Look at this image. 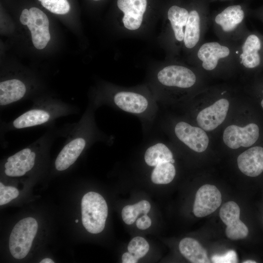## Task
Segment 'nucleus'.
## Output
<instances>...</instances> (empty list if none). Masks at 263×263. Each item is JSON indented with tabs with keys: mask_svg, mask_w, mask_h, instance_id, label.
Listing matches in <instances>:
<instances>
[{
	"mask_svg": "<svg viewBox=\"0 0 263 263\" xmlns=\"http://www.w3.org/2000/svg\"><path fill=\"white\" fill-rule=\"evenodd\" d=\"M26 87L20 80L13 79L0 83V105L3 106L21 99L26 93Z\"/></svg>",
	"mask_w": 263,
	"mask_h": 263,
	"instance_id": "20",
	"label": "nucleus"
},
{
	"mask_svg": "<svg viewBox=\"0 0 263 263\" xmlns=\"http://www.w3.org/2000/svg\"><path fill=\"white\" fill-rule=\"evenodd\" d=\"M50 114L42 109H32L23 113L13 122L16 129L31 127L44 124L49 120Z\"/></svg>",
	"mask_w": 263,
	"mask_h": 263,
	"instance_id": "22",
	"label": "nucleus"
},
{
	"mask_svg": "<svg viewBox=\"0 0 263 263\" xmlns=\"http://www.w3.org/2000/svg\"><path fill=\"white\" fill-rule=\"evenodd\" d=\"M75 223H77L78 222V219L75 220Z\"/></svg>",
	"mask_w": 263,
	"mask_h": 263,
	"instance_id": "34",
	"label": "nucleus"
},
{
	"mask_svg": "<svg viewBox=\"0 0 263 263\" xmlns=\"http://www.w3.org/2000/svg\"><path fill=\"white\" fill-rule=\"evenodd\" d=\"M229 103L225 98H221L212 105L200 111L196 117L198 125L203 130L210 131L216 129L225 120Z\"/></svg>",
	"mask_w": 263,
	"mask_h": 263,
	"instance_id": "14",
	"label": "nucleus"
},
{
	"mask_svg": "<svg viewBox=\"0 0 263 263\" xmlns=\"http://www.w3.org/2000/svg\"><path fill=\"white\" fill-rule=\"evenodd\" d=\"M20 21L30 31L34 46L38 49L44 48L50 39L49 21L46 14L36 7L29 10L24 9L20 15Z\"/></svg>",
	"mask_w": 263,
	"mask_h": 263,
	"instance_id": "8",
	"label": "nucleus"
},
{
	"mask_svg": "<svg viewBox=\"0 0 263 263\" xmlns=\"http://www.w3.org/2000/svg\"><path fill=\"white\" fill-rule=\"evenodd\" d=\"M243 263H256V262L253 260H247L243 262Z\"/></svg>",
	"mask_w": 263,
	"mask_h": 263,
	"instance_id": "32",
	"label": "nucleus"
},
{
	"mask_svg": "<svg viewBox=\"0 0 263 263\" xmlns=\"http://www.w3.org/2000/svg\"><path fill=\"white\" fill-rule=\"evenodd\" d=\"M174 133L178 140L194 151L203 152L208 146L209 139L206 132L185 121L175 124Z\"/></svg>",
	"mask_w": 263,
	"mask_h": 263,
	"instance_id": "12",
	"label": "nucleus"
},
{
	"mask_svg": "<svg viewBox=\"0 0 263 263\" xmlns=\"http://www.w3.org/2000/svg\"><path fill=\"white\" fill-rule=\"evenodd\" d=\"M55 262L51 259L47 258L42 260L40 263H54Z\"/></svg>",
	"mask_w": 263,
	"mask_h": 263,
	"instance_id": "31",
	"label": "nucleus"
},
{
	"mask_svg": "<svg viewBox=\"0 0 263 263\" xmlns=\"http://www.w3.org/2000/svg\"><path fill=\"white\" fill-rule=\"evenodd\" d=\"M157 78L163 87L182 90L192 88L198 81V76L193 70L178 64L164 67L158 72Z\"/></svg>",
	"mask_w": 263,
	"mask_h": 263,
	"instance_id": "9",
	"label": "nucleus"
},
{
	"mask_svg": "<svg viewBox=\"0 0 263 263\" xmlns=\"http://www.w3.org/2000/svg\"><path fill=\"white\" fill-rule=\"evenodd\" d=\"M81 207L85 228L92 234L102 232L108 216V206L104 198L97 192H89L83 196Z\"/></svg>",
	"mask_w": 263,
	"mask_h": 263,
	"instance_id": "5",
	"label": "nucleus"
},
{
	"mask_svg": "<svg viewBox=\"0 0 263 263\" xmlns=\"http://www.w3.org/2000/svg\"><path fill=\"white\" fill-rule=\"evenodd\" d=\"M19 194L17 188L11 186H4L0 183V205L7 204L13 199L16 198Z\"/></svg>",
	"mask_w": 263,
	"mask_h": 263,
	"instance_id": "27",
	"label": "nucleus"
},
{
	"mask_svg": "<svg viewBox=\"0 0 263 263\" xmlns=\"http://www.w3.org/2000/svg\"></svg>",
	"mask_w": 263,
	"mask_h": 263,
	"instance_id": "36",
	"label": "nucleus"
},
{
	"mask_svg": "<svg viewBox=\"0 0 263 263\" xmlns=\"http://www.w3.org/2000/svg\"><path fill=\"white\" fill-rule=\"evenodd\" d=\"M259 136V129L255 123H250L244 127L231 125L225 129L223 140L229 148L236 149L252 146Z\"/></svg>",
	"mask_w": 263,
	"mask_h": 263,
	"instance_id": "11",
	"label": "nucleus"
},
{
	"mask_svg": "<svg viewBox=\"0 0 263 263\" xmlns=\"http://www.w3.org/2000/svg\"><path fill=\"white\" fill-rule=\"evenodd\" d=\"M111 101L114 107L138 117L147 127L153 124L158 113L157 99L149 97L140 93L118 91L114 94Z\"/></svg>",
	"mask_w": 263,
	"mask_h": 263,
	"instance_id": "3",
	"label": "nucleus"
},
{
	"mask_svg": "<svg viewBox=\"0 0 263 263\" xmlns=\"http://www.w3.org/2000/svg\"><path fill=\"white\" fill-rule=\"evenodd\" d=\"M94 0V1H98V0Z\"/></svg>",
	"mask_w": 263,
	"mask_h": 263,
	"instance_id": "35",
	"label": "nucleus"
},
{
	"mask_svg": "<svg viewBox=\"0 0 263 263\" xmlns=\"http://www.w3.org/2000/svg\"><path fill=\"white\" fill-rule=\"evenodd\" d=\"M211 260L213 263H231L238 262L237 254L233 250L227 251L224 255H213L211 258Z\"/></svg>",
	"mask_w": 263,
	"mask_h": 263,
	"instance_id": "28",
	"label": "nucleus"
},
{
	"mask_svg": "<svg viewBox=\"0 0 263 263\" xmlns=\"http://www.w3.org/2000/svg\"><path fill=\"white\" fill-rule=\"evenodd\" d=\"M181 254L192 263H209L206 250L198 241L191 238H185L179 243Z\"/></svg>",
	"mask_w": 263,
	"mask_h": 263,
	"instance_id": "21",
	"label": "nucleus"
},
{
	"mask_svg": "<svg viewBox=\"0 0 263 263\" xmlns=\"http://www.w3.org/2000/svg\"><path fill=\"white\" fill-rule=\"evenodd\" d=\"M36 153L30 148L24 149L8 157L5 163V173L10 177H19L30 171L35 164Z\"/></svg>",
	"mask_w": 263,
	"mask_h": 263,
	"instance_id": "16",
	"label": "nucleus"
},
{
	"mask_svg": "<svg viewBox=\"0 0 263 263\" xmlns=\"http://www.w3.org/2000/svg\"><path fill=\"white\" fill-rule=\"evenodd\" d=\"M261 106H262V107L263 108V100H262V101H261Z\"/></svg>",
	"mask_w": 263,
	"mask_h": 263,
	"instance_id": "33",
	"label": "nucleus"
},
{
	"mask_svg": "<svg viewBox=\"0 0 263 263\" xmlns=\"http://www.w3.org/2000/svg\"><path fill=\"white\" fill-rule=\"evenodd\" d=\"M188 14V9L177 5H172L168 11V19L173 32V38L177 42H183Z\"/></svg>",
	"mask_w": 263,
	"mask_h": 263,
	"instance_id": "19",
	"label": "nucleus"
},
{
	"mask_svg": "<svg viewBox=\"0 0 263 263\" xmlns=\"http://www.w3.org/2000/svg\"><path fill=\"white\" fill-rule=\"evenodd\" d=\"M122 261L123 263H136L138 260L131 253L127 252L122 255Z\"/></svg>",
	"mask_w": 263,
	"mask_h": 263,
	"instance_id": "30",
	"label": "nucleus"
},
{
	"mask_svg": "<svg viewBox=\"0 0 263 263\" xmlns=\"http://www.w3.org/2000/svg\"><path fill=\"white\" fill-rule=\"evenodd\" d=\"M246 17L243 4H232L211 16L210 23L219 40L237 43L248 32L245 25Z\"/></svg>",
	"mask_w": 263,
	"mask_h": 263,
	"instance_id": "2",
	"label": "nucleus"
},
{
	"mask_svg": "<svg viewBox=\"0 0 263 263\" xmlns=\"http://www.w3.org/2000/svg\"><path fill=\"white\" fill-rule=\"evenodd\" d=\"M42 5L51 12L58 14H66L70 6L67 0H38Z\"/></svg>",
	"mask_w": 263,
	"mask_h": 263,
	"instance_id": "26",
	"label": "nucleus"
},
{
	"mask_svg": "<svg viewBox=\"0 0 263 263\" xmlns=\"http://www.w3.org/2000/svg\"><path fill=\"white\" fill-rule=\"evenodd\" d=\"M237 45L220 40L204 41L192 52V61L202 70L209 73L233 71L239 68Z\"/></svg>",
	"mask_w": 263,
	"mask_h": 263,
	"instance_id": "1",
	"label": "nucleus"
},
{
	"mask_svg": "<svg viewBox=\"0 0 263 263\" xmlns=\"http://www.w3.org/2000/svg\"><path fill=\"white\" fill-rule=\"evenodd\" d=\"M221 220L226 225V237L232 240L245 238L248 234L246 225L240 219V208L233 201L227 202L222 206L219 212Z\"/></svg>",
	"mask_w": 263,
	"mask_h": 263,
	"instance_id": "10",
	"label": "nucleus"
},
{
	"mask_svg": "<svg viewBox=\"0 0 263 263\" xmlns=\"http://www.w3.org/2000/svg\"><path fill=\"white\" fill-rule=\"evenodd\" d=\"M151 224L150 218L147 215L144 214L139 218L136 222V225L138 228L141 230H145L148 228Z\"/></svg>",
	"mask_w": 263,
	"mask_h": 263,
	"instance_id": "29",
	"label": "nucleus"
},
{
	"mask_svg": "<svg viewBox=\"0 0 263 263\" xmlns=\"http://www.w3.org/2000/svg\"><path fill=\"white\" fill-rule=\"evenodd\" d=\"M188 10L183 41L184 46L192 52L203 42L210 24V16L206 0H197Z\"/></svg>",
	"mask_w": 263,
	"mask_h": 263,
	"instance_id": "4",
	"label": "nucleus"
},
{
	"mask_svg": "<svg viewBox=\"0 0 263 263\" xmlns=\"http://www.w3.org/2000/svg\"><path fill=\"white\" fill-rule=\"evenodd\" d=\"M222 203V195L215 186L206 184L197 190L193 207L197 217H204L214 212Z\"/></svg>",
	"mask_w": 263,
	"mask_h": 263,
	"instance_id": "13",
	"label": "nucleus"
},
{
	"mask_svg": "<svg viewBox=\"0 0 263 263\" xmlns=\"http://www.w3.org/2000/svg\"><path fill=\"white\" fill-rule=\"evenodd\" d=\"M38 224L35 219L27 217L18 222L9 237V250L17 259L25 257L29 253L37 234Z\"/></svg>",
	"mask_w": 263,
	"mask_h": 263,
	"instance_id": "6",
	"label": "nucleus"
},
{
	"mask_svg": "<svg viewBox=\"0 0 263 263\" xmlns=\"http://www.w3.org/2000/svg\"><path fill=\"white\" fill-rule=\"evenodd\" d=\"M263 40L255 33L249 32L237 43L236 56L238 67L245 70L256 69L262 65Z\"/></svg>",
	"mask_w": 263,
	"mask_h": 263,
	"instance_id": "7",
	"label": "nucleus"
},
{
	"mask_svg": "<svg viewBox=\"0 0 263 263\" xmlns=\"http://www.w3.org/2000/svg\"><path fill=\"white\" fill-rule=\"evenodd\" d=\"M117 6L124 13V26L131 30L139 28L146 11L147 0H117Z\"/></svg>",
	"mask_w": 263,
	"mask_h": 263,
	"instance_id": "15",
	"label": "nucleus"
},
{
	"mask_svg": "<svg viewBox=\"0 0 263 263\" xmlns=\"http://www.w3.org/2000/svg\"><path fill=\"white\" fill-rule=\"evenodd\" d=\"M239 169L244 174L256 177L263 171V148L254 147L244 151L237 158Z\"/></svg>",
	"mask_w": 263,
	"mask_h": 263,
	"instance_id": "17",
	"label": "nucleus"
},
{
	"mask_svg": "<svg viewBox=\"0 0 263 263\" xmlns=\"http://www.w3.org/2000/svg\"><path fill=\"white\" fill-rule=\"evenodd\" d=\"M152 168L150 179L155 184H168L175 177V168L170 162H162Z\"/></svg>",
	"mask_w": 263,
	"mask_h": 263,
	"instance_id": "23",
	"label": "nucleus"
},
{
	"mask_svg": "<svg viewBox=\"0 0 263 263\" xmlns=\"http://www.w3.org/2000/svg\"><path fill=\"white\" fill-rule=\"evenodd\" d=\"M86 144L85 138L82 137H76L68 143L56 158V169L58 171H63L72 165L84 150Z\"/></svg>",
	"mask_w": 263,
	"mask_h": 263,
	"instance_id": "18",
	"label": "nucleus"
},
{
	"mask_svg": "<svg viewBox=\"0 0 263 263\" xmlns=\"http://www.w3.org/2000/svg\"><path fill=\"white\" fill-rule=\"evenodd\" d=\"M150 209V205L147 200H142L132 205H127L122 210V218L127 225L132 224L141 214H147Z\"/></svg>",
	"mask_w": 263,
	"mask_h": 263,
	"instance_id": "24",
	"label": "nucleus"
},
{
	"mask_svg": "<svg viewBox=\"0 0 263 263\" xmlns=\"http://www.w3.org/2000/svg\"><path fill=\"white\" fill-rule=\"evenodd\" d=\"M150 248L148 242L143 237L137 236L130 242L127 249L138 260L148 253Z\"/></svg>",
	"mask_w": 263,
	"mask_h": 263,
	"instance_id": "25",
	"label": "nucleus"
}]
</instances>
